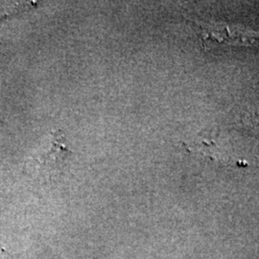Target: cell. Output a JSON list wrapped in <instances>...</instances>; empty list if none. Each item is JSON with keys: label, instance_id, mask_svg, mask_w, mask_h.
<instances>
[{"label": "cell", "instance_id": "6da1fadb", "mask_svg": "<svg viewBox=\"0 0 259 259\" xmlns=\"http://www.w3.org/2000/svg\"><path fill=\"white\" fill-rule=\"evenodd\" d=\"M68 153L69 150L66 148L64 135L58 131L51 134L47 145L44 146L37 152L36 157L32 158V167L38 172L49 173L58 169Z\"/></svg>", "mask_w": 259, "mask_h": 259}]
</instances>
